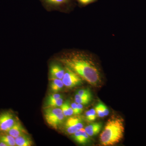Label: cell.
<instances>
[{"label":"cell","mask_w":146,"mask_h":146,"mask_svg":"<svg viewBox=\"0 0 146 146\" xmlns=\"http://www.w3.org/2000/svg\"><path fill=\"white\" fill-rule=\"evenodd\" d=\"M56 60L92 86H101V69L98 62L90 53L80 50H68L60 54Z\"/></svg>","instance_id":"cell-1"},{"label":"cell","mask_w":146,"mask_h":146,"mask_svg":"<svg viewBox=\"0 0 146 146\" xmlns=\"http://www.w3.org/2000/svg\"><path fill=\"white\" fill-rule=\"evenodd\" d=\"M124 120L120 116H112L108 120L100 135V142L104 146L115 145L120 143L124 137Z\"/></svg>","instance_id":"cell-2"},{"label":"cell","mask_w":146,"mask_h":146,"mask_svg":"<svg viewBox=\"0 0 146 146\" xmlns=\"http://www.w3.org/2000/svg\"><path fill=\"white\" fill-rule=\"evenodd\" d=\"M42 5L48 11H57L68 13L74 9L76 0H39Z\"/></svg>","instance_id":"cell-3"},{"label":"cell","mask_w":146,"mask_h":146,"mask_svg":"<svg viewBox=\"0 0 146 146\" xmlns=\"http://www.w3.org/2000/svg\"><path fill=\"white\" fill-rule=\"evenodd\" d=\"M44 116L48 124L55 129L63 124L65 117L62 110L58 107H45Z\"/></svg>","instance_id":"cell-4"},{"label":"cell","mask_w":146,"mask_h":146,"mask_svg":"<svg viewBox=\"0 0 146 146\" xmlns=\"http://www.w3.org/2000/svg\"><path fill=\"white\" fill-rule=\"evenodd\" d=\"M19 119L15 113L11 110L0 112V133L7 132Z\"/></svg>","instance_id":"cell-5"},{"label":"cell","mask_w":146,"mask_h":146,"mask_svg":"<svg viewBox=\"0 0 146 146\" xmlns=\"http://www.w3.org/2000/svg\"><path fill=\"white\" fill-rule=\"evenodd\" d=\"M65 73L62 80L65 87L73 88L82 84L83 80L76 73L65 67Z\"/></svg>","instance_id":"cell-6"},{"label":"cell","mask_w":146,"mask_h":146,"mask_svg":"<svg viewBox=\"0 0 146 146\" xmlns=\"http://www.w3.org/2000/svg\"><path fill=\"white\" fill-rule=\"evenodd\" d=\"M84 123L80 116L76 115L68 118L65 124V131L69 134H73L83 128Z\"/></svg>","instance_id":"cell-7"},{"label":"cell","mask_w":146,"mask_h":146,"mask_svg":"<svg viewBox=\"0 0 146 146\" xmlns=\"http://www.w3.org/2000/svg\"><path fill=\"white\" fill-rule=\"evenodd\" d=\"M57 61V60H56ZM51 63L49 68L50 80L54 79L62 80L65 73V68L60 62Z\"/></svg>","instance_id":"cell-8"},{"label":"cell","mask_w":146,"mask_h":146,"mask_svg":"<svg viewBox=\"0 0 146 146\" xmlns=\"http://www.w3.org/2000/svg\"><path fill=\"white\" fill-rule=\"evenodd\" d=\"M7 133L15 138L22 134L29 133L19 119L17 120Z\"/></svg>","instance_id":"cell-9"},{"label":"cell","mask_w":146,"mask_h":146,"mask_svg":"<svg viewBox=\"0 0 146 146\" xmlns=\"http://www.w3.org/2000/svg\"><path fill=\"white\" fill-rule=\"evenodd\" d=\"M89 136L85 131L84 129L82 128L73 133L72 138L74 141L80 145H85L89 141Z\"/></svg>","instance_id":"cell-10"},{"label":"cell","mask_w":146,"mask_h":146,"mask_svg":"<svg viewBox=\"0 0 146 146\" xmlns=\"http://www.w3.org/2000/svg\"><path fill=\"white\" fill-rule=\"evenodd\" d=\"M102 127L101 123H93L86 126L84 128L86 133L90 137L96 136L98 134Z\"/></svg>","instance_id":"cell-11"},{"label":"cell","mask_w":146,"mask_h":146,"mask_svg":"<svg viewBox=\"0 0 146 146\" xmlns=\"http://www.w3.org/2000/svg\"><path fill=\"white\" fill-rule=\"evenodd\" d=\"M16 146H31L33 145V141L29 133H25L15 138Z\"/></svg>","instance_id":"cell-12"},{"label":"cell","mask_w":146,"mask_h":146,"mask_svg":"<svg viewBox=\"0 0 146 146\" xmlns=\"http://www.w3.org/2000/svg\"><path fill=\"white\" fill-rule=\"evenodd\" d=\"M51 80L50 88L52 92L56 93L62 90L64 86L62 80L54 79Z\"/></svg>","instance_id":"cell-13"},{"label":"cell","mask_w":146,"mask_h":146,"mask_svg":"<svg viewBox=\"0 0 146 146\" xmlns=\"http://www.w3.org/2000/svg\"><path fill=\"white\" fill-rule=\"evenodd\" d=\"M0 140L5 142L8 146H16L15 138L7 132L0 133Z\"/></svg>","instance_id":"cell-14"},{"label":"cell","mask_w":146,"mask_h":146,"mask_svg":"<svg viewBox=\"0 0 146 146\" xmlns=\"http://www.w3.org/2000/svg\"><path fill=\"white\" fill-rule=\"evenodd\" d=\"M92 100V97H83L79 96L77 94L75 96V101L77 104L82 105L89 104Z\"/></svg>","instance_id":"cell-15"},{"label":"cell","mask_w":146,"mask_h":146,"mask_svg":"<svg viewBox=\"0 0 146 146\" xmlns=\"http://www.w3.org/2000/svg\"><path fill=\"white\" fill-rule=\"evenodd\" d=\"M63 103V98H60L58 99L46 102L45 107H59L62 106Z\"/></svg>","instance_id":"cell-16"},{"label":"cell","mask_w":146,"mask_h":146,"mask_svg":"<svg viewBox=\"0 0 146 146\" xmlns=\"http://www.w3.org/2000/svg\"><path fill=\"white\" fill-rule=\"evenodd\" d=\"M86 119L89 122H93L95 121L97 117L96 112L95 109L92 108L86 111L85 114Z\"/></svg>","instance_id":"cell-17"},{"label":"cell","mask_w":146,"mask_h":146,"mask_svg":"<svg viewBox=\"0 0 146 146\" xmlns=\"http://www.w3.org/2000/svg\"><path fill=\"white\" fill-rule=\"evenodd\" d=\"M98 0H76L79 6L80 7H85L86 6L98 1Z\"/></svg>","instance_id":"cell-18"},{"label":"cell","mask_w":146,"mask_h":146,"mask_svg":"<svg viewBox=\"0 0 146 146\" xmlns=\"http://www.w3.org/2000/svg\"><path fill=\"white\" fill-rule=\"evenodd\" d=\"M77 94L79 96L83 97H92V94L90 89H81L78 92Z\"/></svg>","instance_id":"cell-19"},{"label":"cell","mask_w":146,"mask_h":146,"mask_svg":"<svg viewBox=\"0 0 146 146\" xmlns=\"http://www.w3.org/2000/svg\"><path fill=\"white\" fill-rule=\"evenodd\" d=\"M62 95H60V94L54 93V94H50L49 96H48V98H47L46 102L62 98Z\"/></svg>","instance_id":"cell-20"},{"label":"cell","mask_w":146,"mask_h":146,"mask_svg":"<svg viewBox=\"0 0 146 146\" xmlns=\"http://www.w3.org/2000/svg\"><path fill=\"white\" fill-rule=\"evenodd\" d=\"M96 112L97 115L99 117L102 118L105 117L103 111L102 110V108H101L100 106L98 104H97L95 108Z\"/></svg>","instance_id":"cell-21"},{"label":"cell","mask_w":146,"mask_h":146,"mask_svg":"<svg viewBox=\"0 0 146 146\" xmlns=\"http://www.w3.org/2000/svg\"><path fill=\"white\" fill-rule=\"evenodd\" d=\"M60 108L62 110L63 114L65 117H68V108H67V102L66 101L65 102L63 103V104L60 106Z\"/></svg>","instance_id":"cell-22"},{"label":"cell","mask_w":146,"mask_h":146,"mask_svg":"<svg viewBox=\"0 0 146 146\" xmlns=\"http://www.w3.org/2000/svg\"><path fill=\"white\" fill-rule=\"evenodd\" d=\"M98 104H99L101 108H102V110L103 111L105 116H107L109 115V111L107 106H106L103 103L101 102H100Z\"/></svg>","instance_id":"cell-23"},{"label":"cell","mask_w":146,"mask_h":146,"mask_svg":"<svg viewBox=\"0 0 146 146\" xmlns=\"http://www.w3.org/2000/svg\"><path fill=\"white\" fill-rule=\"evenodd\" d=\"M71 107L72 108L74 115H79L78 108L77 107V104L76 102H74L71 104Z\"/></svg>","instance_id":"cell-24"},{"label":"cell","mask_w":146,"mask_h":146,"mask_svg":"<svg viewBox=\"0 0 146 146\" xmlns=\"http://www.w3.org/2000/svg\"><path fill=\"white\" fill-rule=\"evenodd\" d=\"M67 108H68V117H71L74 115V112L69 101L67 100Z\"/></svg>","instance_id":"cell-25"},{"label":"cell","mask_w":146,"mask_h":146,"mask_svg":"<svg viewBox=\"0 0 146 146\" xmlns=\"http://www.w3.org/2000/svg\"><path fill=\"white\" fill-rule=\"evenodd\" d=\"M77 107L79 113V114H80L82 113L83 110V105L80 104H77Z\"/></svg>","instance_id":"cell-26"},{"label":"cell","mask_w":146,"mask_h":146,"mask_svg":"<svg viewBox=\"0 0 146 146\" xmlns=\"http://www.w3.org/2000/svg\"><path fill=\"white\" fill-rule=\"evenodd\" d=\"M0 146H8L3 141L0 140Z\"/></svg>","instance_id":"cell-27"}]
</instances>
